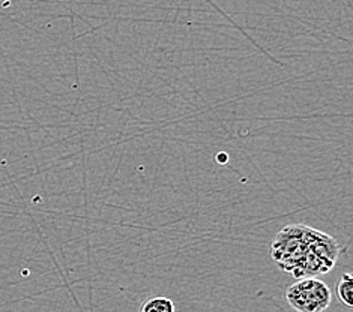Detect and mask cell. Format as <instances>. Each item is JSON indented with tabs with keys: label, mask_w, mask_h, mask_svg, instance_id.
<instances>
[{
	"label": "cell",
	"mask_w": 353,
	"mask_h": 312,
	"mask_svg": "<svg viewBox=\"0 0 353 312\" xmlns=\"http://www.w3.org/2000/svg\"><path fill=\"white\" fill-rule=\"evenodd\" d=\"M141 312H174V303L169 298H150L141 306Z\"/></svg>",
	"instance_id": "4"
},
{
	"label": "cell",
	"mask_w": 353,
	"mask_h": 312,
	"mask_svg": "<svg viewBox=\"0 0 353 312\" xmlns=\"http://www.w3.org/2000/svg\"><path fill=\"white\" fill-rule=\"evenodd\" d=\"M285 300L296 312H325L331 305L332 294L322 280L308 276L289 287Z\"/></svg>",
	"instance_id": "2"
},
{
	"label": "cell",
	"mask_w": 353,
	"mask_h": 312,
	"mask_svg": "<svg viewBox=\"0 0 353 312\" xmlns=\"http://www.w3.org/2000/svg\"><path fill=\"white\" fill-rule=\"evenodd\" d=\"M316 229L304 224L288 225L275 236L271 245V257L284 272L295 275L302 260L307 256Z\"/></svg>",
	"instance_id": "1"
},
{
	"label": "cell",
	"mask_w": 353,
	"mask_h": 312,
	"mask_svg": "<svg viewBox=\"0 0 353 312\" xmlns=\"http://www.w3.org/2000/svg\"><path fill=\"white\" fill-rule=\"evenodd\" d=\"M339 300L346 306H353V278L350 273H344L337 282Z\"/></svg>",
	"instance_id": "3"
}]
</instances>
